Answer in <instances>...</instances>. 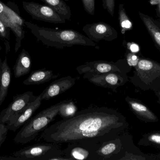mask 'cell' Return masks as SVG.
<instances>
[{"mask_svg": "<svg viewBox=\"0 0 160 160\" xmlns=\"http://www.w3.org/2000/svg\"><path fill=\"white\" fill-rule=\"evenodd\" d=\"M5 5L0 2V15L1 16H5L6 14Z\"/></svg>", "mask_w": 160, "mask_h": 160, "instance_id": "30", "label": "cell"}, {"mask_svg": "<svg viewBox=\"0 0 160 160\" xmlns=\"http://www.w3.org/2000/svg\"><path fill=\"white\" fill-rule=\"evenodd\" d=\"M127 49L129 51L133 53L137 54L140 50V47L138 44L133 42H128L127 43Z\"/></svg>", "mask_w": 160, "mask_h": 160, "instance_id": "28", "label": "cell"}, {"mask_svg": "<svg viewBox=\"0 0 160 160\" xmlns=\"http://www.w3.org/2000/svg\"><path fill=\"white\" fill-rule=\"evenodd\" d=\"M32 92H26L14 96L8 106L0 113V124H7L13 115L37 98Z\"/></svg>", "mask_w": 160, "mask_h": 160, "instance_id": "11", "label": "cell"}, {"mask_svg": "<svg viewBox=\"0 0 160 160\" xmlns=\"http://www.w3.org/2000/svg\"><path fill=\"white\" fill-rule=\"evenodd\" d=\"M102 6L103 8L107 10L112 17H113L114 14L115 0H102Z\"/></svg>", "mask_w": 160, "mask_h": 160, "instance_id": "26", "label": "cell"}, {"mask_svg": "<svg viewBox=\"0 0 160 160\" xmlns=\"http://www.w3.org/2000/svg\"><path fill=\"white\" fill-rule=\"evenodd\" d=\"M132 137L123 133L103 143L94 154V160H121L133 144Z\"/></svg>", "mask_w": 160, "mask_h": 160, "instance_id": "6", "label": "cell"}, {"mask_svg": "<svg viewBox=\"0 0 160 160\" xmlns=\"http://www.w3.org/2000/svg\"><path fill=\"white\" fill-rule=\"evenodd\" d=\"M139 16L152 38L156 48L160 52V22L146 14L139 12Z\"/></svg>", "mask_w": 160, "mask_h": 160, "instance_id": "16", "label": "cell"}, {"mask_svg": "<svg viewBox=\"0 0 160 160\" xmlns=\"http://www.w3.org/2000/svg\"><path fill=\"white\" fill-rule=\"evenodd\" d=\"M59 74H55L49 70L41 69L33 71L30 76L23 81L25 85H35L45 83L59 77Z\"/></svg>", "mask_w": 160, "mask_h": 160, "instance_id": "17", "label": "cell"}, {"mask_svg": "<svg viewBox=\"0 0 160 160\" xmlns=\"http://www.w3.org/2000/svg\"><path fill=\"white\" fill-rule=\"evenodd\" d=\"M122 114L108 107H92L78 111L46 128L39 140L52 143H78L98 149L128 127Z\"/></svg>", "mask_w": 160, "mask_h": 160, "instance_id": "1", "label": "cell"}, {"mask_svg": "<svg viewBox=\"0 0 160 160\" xmlns=\"http://www.w3.org/2000/svg\"><path fill=\"white\" fill-rule=\"evenodd\" d=\"M18 160H69L57 144L43 143L33 145L12 153Z\"/></svg>", "mask_w": 160, "mask_h": 160, "instance_id": "5", "label": "cell"}, {"mask_svg": "<svg viewBox=\"0 0 160 160\" xmlns=\"http://www.w3.org/2000/svg\"><path fill=\"white\" fill-rule=\"evenodd\" d=\"M84 9L89 15L94 16L95 12V0H82Z\"/></svg>", "mask_w": 160, "mask_h": 160, "instance_id": "25", "label": "cell"}, {"mask_svg": "<svg viewBox=\"0 0 160 160\" xmlns=\"http://www.w3.org/2000/svg\"><path fill=\"white\" fill-rule=\"evenodd\" d=\"M155 93V95L158 98V100H157V102L160 105V89L158 91V92H156Z\"/></svg>", "mask_w": 160, "mask_h": 160, "instance_id": "33", "label": "cell"}, {"mask_svg": "<svg viewBox=\"0 0 160 160\" xmlns=\"http://www.w3.org/2000/svg\"><path fill=\"white\" fill-rule=\"evenodd\" d=\"M149 3L152 5H158L160 3V0H150Z\"/></svg>", "mask_w": 160, "mask_h": 160, "instance_id": "32", "label": "cell"}, {"mask_svg": "<svg viewBox=\"0 0 160 160\" xmlns=\"http://www.w3.org/2000/svg\"><path fill=\"white\" fill-rule=\"evenodd\" d=\"M140 57H139L137 54L133 53L128 51L126 54V61L128 65L131 67H134L137 66Z\"/></svg>", "mask_w": 160, "mask_h": 160, "instance_id": "24", "label": "cell"}, {"mask_svg": "<svg viewBox=\"0 0 160 160\" xmlns=\"http://www.w3.org/2000/svg\"><path fill=\"white\" fill-rule=\"evenodd\" d=\"M138 145L142 146H152L160 149V131L145 134L139 141Z\"/></svg>", "mask_w": 160, "mask_h": 160, "instance_id": "21", "label": "cell"}, {"mask_svg": "<svg viewBox=\"0 0 160 160\" xmlns=\"http://www.w3.org/2000/svg\"><path fill=\"white\" fill-rule=\"evenodd\" d=\"M133 76L129 77L131 82L143 91L160 89V63L150 58L140 57Z\"/></svg>", "mask_w": 160, "mask_h": 160, "instance_id": "4", "label": "cell"}, {"mask_svg": "<svg viewBox=\"0 0 160 160\" xmlns=\"http://www.w3.org/2000/svg\"><path fill=\"white\" fill-rule=\"evenodd\" d=\"M125 101L139 120L147 123H156L159 121L158 117L154 112L140 100L127 96Z\"/></svg>", "mask_w": 160, "mask_h": 160, "instance_id": "14", "label": "cell"}, {"mask_svg": "<svg viewBox=\"0 0 160 160\" xmlns=\"http://www.w3.org/2000/svg\"><path fill=\"white\" fill-rule=\"evenodd\" d=\"M76 82V79L69 76L53 81L39 95L40 98L42 101L51 99L69 90Z\"/></svg>", "mask_w": 160, "mask_h": 160, "instance_id": "13", "label": "cell"}, {"mask_svg": "<svg viewBox=\"0 0 160 160\" xmlns=\"http://www.w3.org/2000/svg\"><path fill=\"white\" fill-rule=\"evenodd\" d=\"M63 102V101L52 105L30 118L17 133L14 142L17 143L26 144L34 140L39 133L55 120Z\"/></svg>", "mask_w": 160, "mask_h": 160, "instance_id": "3", "label": "cell"}, {"mask_svg": "<svg viewBox=\"0 0 160 160\" xmlns=\"http://www.w3.org/2000/svg\"><path fill=\"white\" fill-rule=\"evenodd\" d=\"M83 78L97 86L110 88L113 90L125 85L129 80L127 74L120 72H109L101 74L86 73L84 74Z\"/></svg>", "mask_w": 160, "mask_h": 160, "instance_id": "9", "label": "cell"}, {"mask_svg": "<svg viewBox=\"0 0 160 160\" xmlns=\"http://www.w3.org/2000/svg\"><path fill=\"white\" fill-rule=\"evenodd\" d=\"M132 68L127 63L126 59H120L116 62L96 61L88 62L77 68L80 74H101L109 72H120L127 74Z\"/></svg>", "mask_w": 160, "mask_h": 160, "instance_id": "7", "label": "cell"}, {"mask_svg": "<svg viewBox=\"0 0 160 160\" xmlns=\"http://www.w3.org/2000/svg\"><path fill=\"white\" fill-rule=\"evenodd\" d=\"M118 9V20L120 27V31L122 34H124L127 31L132 30V23L127 15L123 4H120Z\"/></svg>", "mask_w": 160, "mask_h": 160, "instance_id": "22", "label": "cell"}, {"mask_svg": "<svg viewBox=\"0 0 160 160\" xmlns=\"http://www.w3.org/2000/svg\"><path fill=\"white\" fill-rule=\"evenodd\" d=\"M24 10L33 19L53 23H64L66 19L48 5L34 2H22Z\"/></svg>", "mask_w": 160, "mask_h": 160, "instance_id": "8", "label": "cell"}, {"mask_svg": "<svg viewBox=\"0 0 160 160\" xmlns=\"http://www.w3.org/2000/svg\"><path fill=\"white\" fill-rule=\"evenodd\" d=\"M64 150V156L69 160H94L96 149L78 143H69Z\"/></svg>", "mask_w": 160, "mask_h": 160, "instance_id": "15", "label": "cell"}, {"mask_svg": "<svg viewBox=\"0 0 160 160\" xmlns=\"http://www.w3.org/2000/svg\"><path fill=\"white\" fill-rule=\"evenodd\" d=\"M18 160L17 158L11 156V157H6V156H0V160Z\"/></svg>", "mask_w": 160, "mask_h": 160, "instance_id": "31", "label": "cell"}, {"mask_svg": "<svg viewBox=\"0 0 160 160\" xmlns=\"http://www.w3.org/2000/svg\"><path fill=\"white\" fill-rule=\"evenodd\" d=\"M31 69V58L27 51L23 49L20 54L13 67L15 78L27 75Z\"/></svg>", "mask_w": 160, "mask_h": 160, "instance_id": "18", "label": "cell"}, {"mask_svg": "<svg viewBox=\"0 0 160 160\" xmlns=\"http://www.w3.org/2000/svg\"><path fill=\"white\" fill-rule=\"evenodd\" d=\"M8 131L7 124H0V147L5 141Z\"/></svg>", "mask_w": 160, "mask_h": 160, "instance_id": "27", "label": "cell"}, {"mask_svg": "<svg viewBox=\"0 0 160 160\" xmlns=\"http://www.w3.org/2000/svg\"><path fill=\"white\" fill-rule=\"evenodd\" d=\"M158 5V8L157 11V16H158L160 21V3Z\"/></svg>", "mask_w": 160, "mask_h": 160, "instance_id": "34", "label": "cell"}, {"mask_svg": "<svg viewBox=\"0 0 160 160\" xmlns=\"http://www.w3.org/2000/svg\"><path fill=\"white\" fill-rule=\"evenodd\" d=\"M2 62L1 59H0V79H1V69H2Z\"/></svg>", "mask_w": 160, "mask_h": 160, "instance_id": "35", "label": "cell"}, {"mask_svg": "<svg viewBox=\"0 0 160 160\" xmlns=\"http://www.w3.org/2000/svg\"><path fill=\"white\" fill-rule=\"evenodd\" d=\"M7 26L3 20L0 17V36L2 37L6 38L7 36Z\"/></svg>", "mask_w": 160, "mask_h": 160, "instance_id": "29", "label": "cell"}, {"mask_svg": "<svg viewBox=\"0 0 160 160\" xmlns=\"http://www.w3.org/2000/svg\"><path fill=\"white\" fill-rule=\"evenodd\" d=\"M11 79L10 68L8 64L7 59L5 58L2 62L0 79V106L4 101L8 92Z\"/></svg>", "mask_w": 160, "mask_h": 160, "instance_id": "19", "label": "cell"}, {"mask_svg": "<svg viewBox=\"0 0 160 160\" xmlns=\"http://www.w3.org/2000/svg\"><path fill=\"white\" fill-rule=\"evenodd\" d=\"M82 30L88 37L94 42H99L101 40L112 41L118 37L117 31L102 22L86 24Z\"/></svg>", "mask_w": 160, "mask_h": 160, "instance_id": "10", "label": "cell"}, {"mask_svg": "<svg viewBox=\"0 0 160 160\" xmlns=\"http://www.w3.org/2000/svg\"><path fill=\"white\" fill-rule=\"evenodd\" d=\"M26 24L38 40L48 47L62 49L76 45L90 47L97 46L95 42L75 30L40 27L29 22H26Z\"/></svg>", "mask_w": 160, "mask_h": 160, "instance_id": "2", "label": "cell"}, {"mask_svg": "<svg viewBox=\"0 0 160 160\" xmlns=\"http://www.w3.org/2000/svg\"><path fill=\"white\" fill-rule=\"evenodd\" d=\"M47 5L54 9L56 12L66 20L70 19L72 13L70 7L64 0H41Z\"/></svg>", "mask_w": 160, "mask_h": 160, "instance_id": "20", "label": "cell"}, {"mask_svg": "<svg viewBox=\"0 0 160 160\" xmlns=\"http://www.w3.org/2000/svg\"><path fill=\"white\" fill-rule=\"evenodd\" d=\"M42 101L39 95L35 100L29 103L21 111L13 115L7 124L9 130L15 132L23 126L39 108Z\"/></svg>", "mask_w": 160, "mask_h": 160, "instance_id": "12", "label": "cell"}, {"mask_svg": "<svg viewBox=\"0 0 160 160\" xmlns=\"http://www.w3.org/2000/svg\"><path fill=\"white\" fill-rule=\"evenodd\" d=\"M64 1H66V2H68V1H69V0H64Z\"/></svg>", "mask_w": 160, "mask_h": 160, "instance_id": "36", "label": "cell"}, {"mask_svg": "<svg viewBox=\"0 0 160 160\" xmlns=\"http://www.w3.org/2000/svg\"><path fill=\"white\" fill-rule=\"evenodd\" d=\"M78 110V107L74 101L71 100H64L59 108L58 115L63 118H70L77 113Z\"/></svg>", "mask_w": 160, "mask_h": 160, "instance_id": "23", "label": "cell"}]
</instances>
